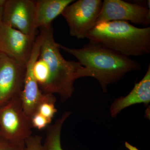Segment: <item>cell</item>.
<instances>
[{
  "label": "cell",
  "instance_id": "9",
  "mask_svg": "<svg viewBox=\"0 0 150 150\" xmlns=\"http://www.w3.org/2000/svg\"><path fill=\"white\" fill-rule=\"evenodd\" d=\"M2 22L24 34L35 37V1L6 0Z\"/></svg>",
  "mask_w": 150,
  "mask_h": 150
},
{
  "label": "cell",
  "instance_id": "12",
  "mask_svg": "<svg viewBox=\"0 0 150 150\" xmlns=\"http://www.w3.org/2000/svg\"><path fill=\"white\" fill-rule=\"evenodd\" d=\"M74 0H38L35 1L37 28L48 26Z\"/></svg>",
  "mask_w": 150,
  "mask_h": 150
},
{
  "label": "cell",
  "instance_id": "4",
  "mask_svg": "<svg viewBox=\"0 0 150 150\" xmlns=\"http://www.w3.org/2000/svg\"><path fill=\"white\" fill-rule=\"evenodd\" d=\"M31 120L25 114L21 96L0 106V137L11 142L25 141L32 136Z\"/></svg>",
  "mask_w": 150,
  "mask_h": 150
},
{
  "label": "cell",
  "instance_id": "10",
  "mask_svg": "<svg viewBox=\"0 0 150 150\" xmlns=\"http://www.w3.org/2000/svg\"><path fill=\"white\" fill-rule=\"evenodd\" d=\"M26 67L0 53V106L21 96Z\"/></svg>",
  "mask_w": 150,
  "mask_h": 150
},
{
  "label": "cell",
  "instance_id": "13",
  "mask_svg": "<svg viewBox=\"0 0 150 150\" xmlns=\"http://www.w3.org/2000/svg\"><path fill=\"white\" fill-rule=\"evenodd\" d=\"M71 114V112L69 111L64 112L61 118L48 126L43 145L45 150H64L61 146V131L64 122Z\"/></svg>",
  "mask_w": 150,
  "mask_h": 150
},
{
  "label": "cell",
  "instance_id": "3",
  "mask_svg": "<svg viewBox=\"0 0 150 150\" xmlns=\"http://www.w3.org/2000/svg\"><path fill=\"white\" fill-rule=\"evenodd\" d=\"M86 38L127 57L150 53V27L140 28L126 21L99 23L88 33Z\"/></svg>",
  "mask_w": 150,
  "mask_h": 150
},
{
  "label": "cell",
  "instance_id": "11",
  "mask_svg": "<svg viewBox=\"0 0 150 150\" xmlns=\"http://www.w3.org/2000/svg\"><path fill=\"white\" fill-rule=\"evenodd\" d=\"M150 102V66L139 82L135 84L131 92L125 97L115 99L110 108L111 116L115 117L121 110L132 105L143 103L148 105Z\"/></svg>",
  "mask_w": 150,
  "mask_h": 150
},
{
  "label": "cell",
  "instance_id": "20",
  "mask_svg": "<svg viewBox=\"0 0 150 150\" xmlns=\"http://www.w3.org/2000/svg\"><path fill=\"white\" fill-rule=\"evenodd\" d=\"M6 0H0V7H3L5 4Z\"/></svg>",
  "mask_w": 150,
  "mask_h": 150
},
{
  "label": "cell",
  "instance_id": "14",
  "mask_svg": "<svg viewBox=\"0 0 150 150\" xmlns=\"http://www.w3.org/2000/svg\"><path fill=\"white\" fill-rule=\"evenodd\" d=\"M56 101V98H55L42 102L39 105L37 112L52 120L54 115L57 112V109L55 106Z\"/></svg>",
  "mask_w": 150,
  "mask_h": 150
},
{
  "label": "cell",
  "instance_id": "19",
  "mask_svg": "<svg viewBox=\"0 0 150 150\" xmlns=\"http://www.w3.org/2000/svg\"><path fill=\"white\" fill-rule=\"evenodd\" d=\"M3 7H0V23L2 21Z\"/></svg>",
  "mask_w": 150,
  "mask_h": 150
},
{
  "label": "cell",
  "instance_id": "2",
  "mask_svg": "<svg viewBox=\"0 0 150 150\" xmlns=\"http://www.w3.org/2000/svg\"><path fill=\"white\" fill-rule=\"evenodd\" d=\"M59 48L74 56L78 62L93 73L103 91L108 86L122 79L127 73L142 69L137 61L99 43L90 42L82 48H73L59 44Z\"/></svg>",
  "mask_w": 150,
  "mask_h": 150
},
{
  "label": "cell",
  "instance_id": "7",
  "mask_svg": "<svg viewBox=\"0 0 150 150\" xmlns=\"http://www.w3.org/2000/svg\"><path fill=\"white\" fill-rule=\"evenodd\" d=\"M116 21L148 25L150 23V8L121 0H104L95 25Z\"/></svg>",
  "mask_w": 150,
  "mask_h": 150
},
{
  "label": "cell",
  "instance_id": "8",
  "mask_svg": "<svg viewBox=\"0 0 150 150\" xmlns=\"http://www.w3.org/2000/svg\"><path fill=\"white\" fill-rule=\"evenodd\" d=\"M35 38L0 23V53L26 67L32 54Z\"/></svg>",
  "mask_w": 150,
  "mask_h": 150
},
{
  "label": "cell",
  "instance_id": "6",
  "mask_svg": "<svg viewBox=\"0 0 150 150\" xmlns=\"http://www.w3.org/2000/svg\"><path fill=\"white\" fill-rule=\"evenodd\" d=\"M41 42V37L38 35L35 38L32 54L26 66L23 89L21 96L23 111L30 120L42 102L56 98L54 94L43 93L41 91L33 74V65L39 57Z\"/></svg>",
  "mask_w": 150,
  "mask_h": 150
},
{
  "label": "cell",
  "instance_id": "17",
  "mask_svg": "<svg viewBox=\"0 0 150 150\" xmlns=\"http://www.w3.org/2000/svg\"><path fill=\"white\" fill-rule=\"evenodd\" d=\"M51 121L52 120L46 118L38 112L35 113L31 119L33 127L39 130L44 129L51 123Z\"/></svg>",
  "mask_w": 150,
  "mask_h": 150
},
{
  "label": "cell",
  "instance_id": "15",
  "mask_svg": "<svg viewBox=\"0 0 150 150\" xmlns=\"http://www.w3.org/2000/svg\"><path fill=\"white\" fill-rule=\"evenodd\" d=\"M0 150H25V143L7 141L0 137Z\"/></svg>",
  "mask_w": 150,
  "mask_h": 150
},
{
  "label": "cell",
  "instance_id": "1",
  "mask_svg": "<svg viewBox=\"0 0 150 150\" xmlns=\"http://www.w3.org/2000/svg\"><path fill=\"white\" fill-rule=\"evenodd\" d=\"M54 34L52 25L40 28L41 42L39 58L47 63L49 71L48 83L43 93L58 94L64 102L72 95L75 81L84 77H93V75L79 62L64 59Z\"/></svg>",
  "mask_w": 150,
  "mask_h": 150
},
{
  "label": "cell",
  "instance_id": "5",
  "mask_svg": "<svg viewBox=\"0 0 150 150\" xmlns=\"http://www.w3.org/2000/svg\"><path fill=\"white\" fill-rule=\"evenodd\" d=\"M102 4L101 0H79L67 6L62 15L69 25L70 35L86 38L95 26Z\"/></svg>",
  "mask_w": 150,
  "mask_h": 150
},
{
  "label": "cell",
  "instance_id": "18",
  "mask_svg": "<svg viewBox=\"0 0 150 150\" xmlns=\"http://www.w3.org/2000/svg\"><path fill=\"white\" fill-rule=\"evenodd\" d=\"M125 146L129 150H139L136 148V147L134 146H132L129 143L127 142H125Z\"/></svg>",
  "mask_w": 150,
  "mask_h": 150
},
{
  "label": "cell",
  "instance_id": "16",
  "mask_svg": "<svg viewBox=\"0 0 150 150\" xmlns=\"http://www.w3.org/2000/svg\"><path fill=\"white\" fill-rule=\"evenodd\" d=\"M42 140V137L38 135L30 136L25 141V150H45Z\"/></svg>",
  "mask_w": 150,
  "mask_h": 150
}]
</instances>
